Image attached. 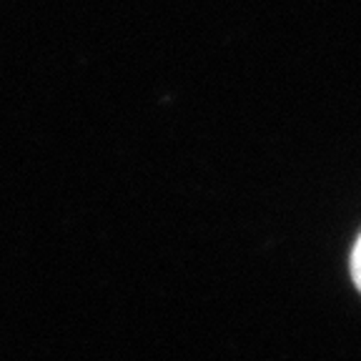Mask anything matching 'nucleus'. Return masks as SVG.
<instances>
[{
	"label": "nucleus",
	"mask_w": 361,
	"mask_h": 361,
	"mask_svg": "<svg viewBox=\"0 0 361 361\" xmlns=\"http://www.w3.org/2000/svg\"><path fill=\"white\" fill-rule=\"evenodd\" d=\"M351 279H354L356 288L361 291V233L354 243V251H351Z\"/></svg>",
	"instance_id": "nucleus-1"
}]
</instances>
